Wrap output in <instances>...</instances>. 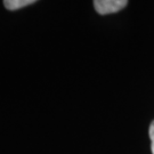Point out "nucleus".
<instances>
[{
  "label": "nucleus",
  "instance_id": "nucleus-1",
  "mask_svg": "<svg viewBox=\"0 0 154 154\" xmlns=\"http://www.w3.org/2000/svg\"><path fill=\"white\" fill-rule=\"evenodd\" d=\"M128 5L127 0H95L94 7L100 15L113 14L120 11Z\"/></svg>",
  "mask_w": 154,
  "mask_h": 154
},
{
  "label": "nucleus",
  "instance_id": "nucleus-2",
  "mask_svg": "<svg viewBox=\"0 0 154 154\" xmlns=\"http://www.w3.org/2000/svg\"><path fill=\"white\" fill-rule=\"evenodd\" d=\"M34 2H35L34 0H6L4 1V5L8 11H17L26 6L32 5Z\"/></svg>",
  "mask_w": 154,
  "mask_h": 154
},
{
  "label": "nucleus",
  "instance_id": "nucleus-3",
  "mask_svg": "<svg viewBox=\"0 0 154 154\" xmlns=\"http://www.w3.org/2000/svg\"><path fill=\"white\" fill-rule=\"evenodd\" d=\"M149 139H151V151H152V154H154V120L152 121L151 126H149Z\"/></svg>",
  "mask_w": 154,
  "mask_h": 154
}]
</instances>
